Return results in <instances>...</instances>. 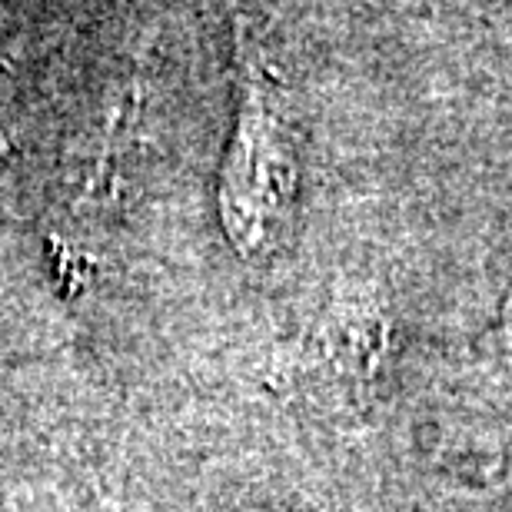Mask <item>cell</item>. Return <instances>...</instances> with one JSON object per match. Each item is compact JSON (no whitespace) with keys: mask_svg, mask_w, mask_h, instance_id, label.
Returning a JSON list of instances; mask_svg holds the SVG:
<instances>
[{"mask_svg":"<svg viewBox=\"0 0 512 512\" xmlns=\"http://www.w3.org/2000/svg\"><path fill=\"white\" fill-rule=\"evenodd\" d=\"M240 117L223 163L220 213L243 256L270 253L293 223L300 163L280 77L253 44L240 37Z\"/></svg>","mask_w":512,"mask_h":512,"instance_id":"1","label":"cell"},{"mask_svg":"<svg viewBox=\"0 0 512 512\" xmlns=\"http://www.w3.org/2000/svg\"><path fill=\"white\" fill-rule=\"evenodd\" d=\"M503 336H506V346L512 350V293L506 296V310H503Z\"/></svg>","mask_w":512,"mask_h":512,"instance_id":"2","label":"cell"}]
</instances>
